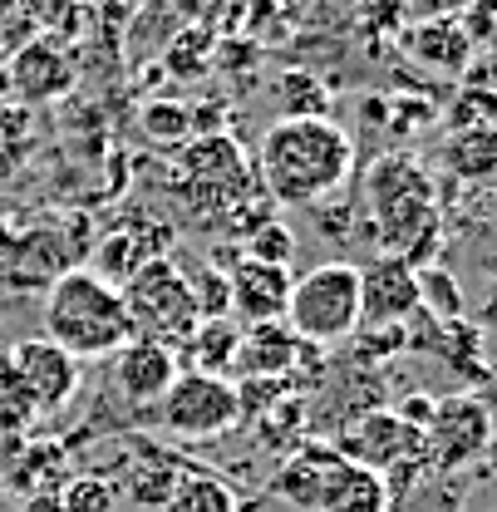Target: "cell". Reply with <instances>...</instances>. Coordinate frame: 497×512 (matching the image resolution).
Listing matches in <instances>:
<instances>
[{
	"label": "cell",
	"mask_w": 497,
	"mask_h": 512,
	"mask_svg": "<svg viewBox=\"0 0 497 512\" xmlns=\"http://www.w3.org/2000/svg\"><path fill=\"white\" fill-rule=\"evenodd\" d=\"M404 55H414L429 74L458 79L473 64V40L463 35L458 15H438V20H419L404 30Z\"/></svg>",
	"instance_id": "cell-14"
},
{
	"label": "cell",
	"mask_w": 497,
	"mask_h": 512,
	"mask_svg": "<svg viewBox=\"0 0 497 512\" xmlns=\"http://www.w3.org/2000/svg\"><path fill=\"white\" fill-rule=\"evenodd\" d=\"M493 448V409L483 394H443L424 424V458L438 473H468Z\"/></svg>",
	"instance_id": "cell-7"
},
{
	"label": "cell",
	"mask_w": 497,
	"mask_h": 512,
	"mask_svg": "<svg viewBox=\"0 0 497 512\" xmlns=\"http://www.w3.org/2000/svg\"><path fill=\"white\" fill-rule=\"evenodd\" d=\"M443 158H448V173H458L463 183H488L497 168L493 128H468V133H458V138L443 148Z\"/></svg>",
	"instance_id": "cell-22"
},
{
	"label": "cell",
	"mask_w": 497,
	"mask_h": 512,
	"mask_svg": "<svg viewBox=\"0 0 497 512\" xmlns=\"http://www.w3.org/2000/svg\"><path fill=\"white\" fill-rule=\"evenodd\" d=\"M79 5H94V0H79Z\"/></svg>",
	"instance_id": "cell-36"
},
{
	"label": "cell",
	"mask_w": 497,
	"mask_h": 512,
	"mask_svg": "<svg viewBox=\"0 0 497 512\" xmlns=\"http://www.w3.org/2000/svg\"><path fill=\"white\" fill-rule=\"evenodd\" d=\"M419 311V276L399 256H374L360 266V325H404Z\"/></svg>",
	"instance_id": "cell-10"
},
{
	"label": "cell",
	"mask_w": 497,
	"mask_h": 512,
	"mask_svg": "<svg viewBox=\"0 0 497 512\" xmlns=\"http://www.w3.org/2000/svg\"><path fill=\"white\" fill-rule=\"evenodd\" d=\"M281 94H286V114H291V104L301 99L296 119H325V94H320V84H315L311 74H286V79H281Z\"/></svg>",
	"instance_id": "cell-30"
},
{
	"label": "cell",
	"mask_w": 497,
	"mask_h": 512,
	"mask_svg": "<svg viewBox=\"0 0 497 512\" xmlns=\"http://www.w3.org/2000/svg\"><path fill=\"white\" fill-rule=\"evenodd\" d=\"M5 79H10V94L15 99H25V104H55V99H64L74 89V64L64 60L60 45H50L45 35H35L20 50H10Z\"/></svg>",
	"instance_id": "cell-13"
},
{
	"label": "cell",
	"mask_w": 497,
	"mask_h": 512,
	"mask_svg": "<svg viewBox=\"0 0 497 512\" xmlns=\"http://www.w3.org/2000/svg\"><path fill=\"white\" fill-rule=\"evenodd\" d=\"M178 375H183L178 350L153 345V340H124V345L109 355V380H114V389L124 394L128 404H138V409L158 404V399L173 389Z\"/></svg>",
	"instance_id": "cell-11"
},
{
	"label": "cell",
	"mask_w": 497,
	"mask_h": 512,
	"mask_svg": "<svg viewBox=\"0 0 497 512\" xmlns=\"http://www.w3.org/2000/svg\"><path fill=\"white\" fill-rule=\"evenodd\" d=\"M355 143L330 119H276L256 153V183L281 207H315L350 183Z\"/></svg>",
	"instance_id": "cell-1"
},
{
	"label": "cell",
	"mask_w": 497,
	"mask_h": 512,
	"mask_svg": "<svg viewBox=\"0 0 497 512\" xmlns=\"http://www.w3.org/2000/svg\"><path fill=\"white\" fill-rule=\"evenodd\" d=\"M463 503H468L463 473H438V468H429L419 483H409L404 493H394L384 512H463Z\"/></svg>",
	"instance_id": "cell-20"
},
{
	"label": "cell",
	"mask_w": 497,
	"mask_h": 512,
	"mask_svg": "<svg viewBox=\"0 0 497 512\" xmlns=\"http://www.w3.org/2000/svg\"><path fill=\"white\" fill-rule=\"evenodd\" d=\"M281 325L296 340L340 345L360 330V266L350 261H320L306 276L291 281V301Z\"/></svg>",
	"instance_id": "cell-4"
},
{
	"label": "cell",
	"mask_w": 497,
	"mask_h": 512,
	"mask_svg": "<svg viewBox=\"0 0 497 512\" xmlns=\"http://www.w3.org/2000/svg\"><path fill=\"white\" fill-rule=\"evenodd\" d=\"M40 320H45V340H55L74 360H104L124 340H133L119 286L104 281L94 266H64L50 281Z\"/></svg>",
	"instance_id": "cell-2"
},
{
	"label": "cell",
	"mask_w": 497,
	"mask_h": 512,
	"mask_svg": "<svg viewBox=\"0 0 497 512\" xmlns=\"http://www.w3.org/2000/svg\"><path fill=\"white\" fill-rule=\"evenodd\" d=\"M389 508V488L384 478L365 468V463H350V458H330L325 478H320V498L315 512H384Z\"/></svg>",
	"instance_id": "cell-15"
},
{
	"label": "cell",
	"mask_w": 497,
	"mask_h": 512,
	"mask_svg": "<svg viewBox=\"0 0 497 512\" xmlns=\"http://www.w3.org/2000/svg\"><path fill=\"white\" fill-rule=\"evenodd\" d=\"M335 453L350 458V463H365V468H374V473H389L394 463L424 453V434H419L414 424H404L394 409H365L360 419L345 424V434H340Z\"/></svg>",
	"instance_id": "cell-9"
},
{
	"label": "cell",
	"mask_w": 497,
	"mask_h": 512,
	"mask_svg": "<svg viewBox=\"0 0 497 512\" xmlns=\"http://www.w3.org/2000/svg\"><path fill=\"white\" fill-rule=\"evenodd\" d=\"M143 133L163 148H183L187 133H192V114L173 99H158V104H143Z\"/></svg>",
	"instance_id": "cell-27"
},
{
	"label": "cell",
	"mask_w": 497,
	"mask_h": 512,
	"mask_svg": "<svg viewBox=\"0 0 497 512\" xmlns=\"http://www.w3.org/2000/svg\"><path fill=\"white\" fill-rule=\"evenodd\" d=\"M291 266H266V261H251L242 256L232 271H227V301H232V320L242 325H271V320L286 316V301H291Z\"/></svg>",
	"instance_id": "cell-12"
},
{
	"label": "cell",
	"mask_w": 497,
	"mask_h": 512,
	"mask_svg": "<svg viewBox=\"0 0 497 512\" xmlns=\"http://www.w3.org/2000/svg\"><path fill=\"white\" fill-rule=\"evenodd\" d=\"M187 291H192L197 320L232 316V301H227V276H217V271H197V276H187Z\"/></svg>",
	"instance_id": "cell-29"
},
{
	"label": "cell",
	"mask_w": 497,
	"mask_h": 512,
	"mask_svg": "<svg viewBox=\"0 0 497 512\" xmlns=\"http://www.w3.org/2000/svg\"><path fill=\"white\" fill-rule=\"evenodd\" d=\"M370 212L379 227V242L389 247L384 256H399L409 266H419V256L438 252V202L429 173L409 158V153H389L379 158L370 173Z\"/></svg>",
	"instance_id": "cell-3"
},
{
	"label": "cell",
	"mask_w": 497,
	"mask_h": 512,
	"mask_svg": "<svg viewBox=\"0 0 497 512\" xmlns=\"http://www.w3.org/2000/svg\"><path fill=\"white\" fill-rule=\"evenodd\" d=\"M55 503H60V512H114L119 508V488L99 473H79L55 493Z\"/></svg>",
	"instance_id": "cell-26"
},
{
	"label": "cell",
	"mask_w": 497,
	"mask_h": 512,
	"mask_svg": "<svg viewBox=\"0 0 497 512\" xmlns=\"http://www.w3.org/2000/svg\"><path fill=\"white\" fill-rule=\"evenodd\" d=\"M10 94V79H5V60H0V99Z\"/></svg>",
	"instance_id": "cell-35"
},
{
	"label": "cell",
	"mask_w": 497,
	"mask_h": 512,
	"mask_svg": "<svg viewBox=\"0 0 497 512\" xmlns=\"http://www.w3.org/2000/svg\"><path fill=\"white\" fill-rule=\"evenodd\" d=\"M296 355H301V340H296L281 320H271V325H247L232 370H237L242 380H281V375L296 370Z\"/></svg>",
	"instance_id": "cell-17"
},
{
	"label": "cell",
	"mask_w": 497,
	"mask_h": 512,
	"mask_svg": "<svg viewBox=\"0 0 497 512\" xmlns=\"http://www.w3.org/2000/svg\"><path fill=\"white\" fill-rule=\"evenodd\" d=\"M399 15H419V20H438V15H458L468 0H394Z\"/></svg>",
	"instance_id": "cell-34"
},
{
	"label": "cell",
	"mask_w": 497,
	"mask_h": 512,
	"mask_svg": "<svg viewBox=\"0 0 497 512\" xmlns=\"http://www.w3.org/2000/svg\"><path fill=\"white\" fill-rule=\"evenodd\" d=\"M330 458H335V444H325V439H306L301 448H291L276 463V473H271V498H281L286 508L296 512H315L320 478H325Z\"/></svg>",
	"instance_id": "cell-16"
},
{
	"label": "cell",
	"mask_w": 497,
	"mask_h": 512,
	"mask_svg": "<svg viewBox=\"0 0 497 512\" xmlns=\"http://www.w3.org/2000/svg\"><path fill=\"white\" fill-rule=\"evenodd\" d=\"M153 256H168V227H158V222H133V227H119V232H109L104 237V247H99V276L104 281H114V286H124L128 276L143 266V261H153Z\"/></svg>",
	"instance_id": "cell-18"
},
{
	"label": "cell",
	"mask_w": 497,
	"mask_h": 512,
	"mask_svg": "<svg viewBox=\"0 0 497 512\" xmlns=\"http://www.w3.org/2000/svg\"><path fill=\"white\" fill-rule=\"evenodd\" d=\"M414 276H419V311H424V316H434L438 325L463 320V291H458V281H453L448 271L414 266Z\"/></svg>",
	"instance_id": "cell-24"
},
{
	"label": "cell",
	"mask_w": 497,
	"mask_h": 512,
	"mask_svg": "<svg viewBox=\"0 0 497 512\" xmlns=\"http://www.w3.org/2000/svg\"><path fill=\"white\" fill-rule=\"evenodd\" d=\"M25 40H35V25L25 15L20 0H0V50H20Z\"/></svg>",
	"instance_id": "cell-31"
},
{
	"label": "cell",
	"mask_w": 497,
	"mask_h": 512,
	"mask_svg": "<svg viewBox=\"0 0 497 512\" xmlns=\"http://www.w3.org/2000/svg\"><path fill=\"white\" fill-rule=\"evenodd\" d=\"M247 256L251 261H266V266H291L296 256V242L281 222H256L247 232Z\"/></svg>",
	"instance_id": "cell-28"
},
{
	"label": "cell",
	"mask_w": 497,
	"mask_h": 512,
	"mask_svg": "<svg viewBox=\"0 0 497 512\" xmlns=\"http://www.w3.org/2000/svg\"><path fill=\"white\" fill-rule=\"evenodd\" d=\"M5 360L15 365L20 384L30 389L40 419L64 414V409L74 404V394H79V360L64 355L55 340H45V335H25V340H15V345L5 350Z\"/></svg>",
	"instance_id": "cell-8"
},
{
	"label": "cell",
	"mask_w": 497,
	"mask_h": 512,
	"mask_svg": "<svg viewBox=\"0 0 497 512\" xmlns=\"http://www.w3.org/2000/svg\"><path fill=\"white\" fill-rule=\"evenodd\" d=\"M183 468L187 463H173V458H163V453L138 458V463H133V473H128V493H133V503H143V508H163V503H168V493L178 488Z\"/></svg>",
	"instance_id": "cell-23"
},
{
	"label": "cell",
	"mask_w": 497,
	"mask_h": 512,
	"mask_svg": "<svg viewBox=\"0 0 497 512\" xmlns=\"http://www.w3.org/2000/svg\"><path fill=\"white\" fill-rule=\"evenodd\" d=\"M158 512H242L237 493L227 478H217L212 468H183L178 488L168 493V503Z\"/></svg>",
	"instance_id": "cell-19"
},
{
	"label": "cell",
	"mask_w": 497,
	"mask_h": 512,
	"mask_svg": "<svg viewBox=\"0 0 497 512\" xmlns=\"http://www.w3.org/2000/svg\"><path fill=\"white\" fill-rule=\"evenodd\" d=\"M153 409H158L163 434L168 439H187V444L222 439V434H232L242 424L237 384L227 375H202V370H183Z\"/></svg>",
	"instance_id": "cell-6"
},
{
	"label": "cell",
	"mask_w": 497,
	"mask_h": 512,
	"mask_svg": "<svg viewBox=\"0 0 497 512\" xmlns=\"http://www.w3.org/2000/svg\"><path fill=\"white\" fill-rule=\"evenodd\" d=\"M119 296H124L133 340H153V345L178 350V345H187V335L197 330V306H192L187 276L178 271L173 256L143 261L124 286H119Z\"/></svg>",
	"instance_id": "cell-5"
},
{
	"label": "cell",
	"mask_w": 497,
	"mask_h": 512,
	"mask_svg": "<svg viewBox=\"0 0 497 512\" xmlns=\"http://www.w3.org/2000/svg\"><path fill=\"white\" fill-rule=\"evenodd\" d=\"M237 345H242V325L232 316H222V320H197V330L187 335L183 350H192V370L227 375L232 360H237Z\"/></svg>",
	"instance_id": "cell-21"
},
{
	"label": "cell",
	"mask_w": 497,
	"mask_h": 512,
	"mask_svg": "<svg viewBox=\"0 0 497 512\" xmlns=\"http://www.w3.org/2000/svg\"><path fill=\"white\" fill-rule=\"evenodd\" d=\"M493 10H497V0H468V5L458 10V25H463V35L473 40V50H483V45L493 40Z\"/></svg>",
	"instance_id": "cell-32"
},
{
	"label": "cell",
	"mask_w": 497,
	"mask_h": 512,
	"mask_svg": "<svg viewBox=\"0 0 497 512\" xmlns=\"http://www.w3.org/2000/svg\"><path fill=\"white\" fill-rule=\"evenodd\" d=\"M35 424H40L35 399H30V389L20 384L15 365H10L5 350H0V434H25V429H35Z\"/></svg>",
	"instance_id": "cell-25"
},
{
	"label": "cell",
	"mask_w": 497,
	"mask_h": 512,
	"mask_svg": "<svg viewBox=\"0 0 497 512\" xmlns=\"http://www.w3.org/2000/svg\"><path fill=\"white\" fill-rule=\"evenodd\" d=\"M242 5L247 0H178V10H183L187 20H197V25H227Z\"/></svg>",
	"instance_id": "cell-33"
}]
</instances>
